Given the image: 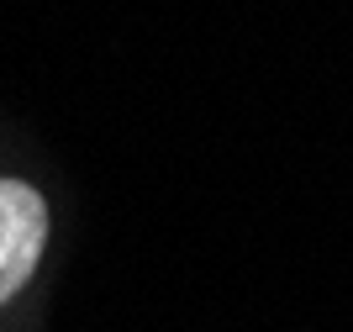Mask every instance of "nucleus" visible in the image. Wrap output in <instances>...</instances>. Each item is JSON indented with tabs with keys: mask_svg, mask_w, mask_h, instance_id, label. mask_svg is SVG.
<instances>
[{
	"mask_svg": "<svg viewBox=\"0 0 353 332\" xmlns=\"http://www.w3.org/2000/svg\"><path fill=\"white\" fill-rule=\"evenodd\" d=\"M48 211L43 195L21 179H0V301H11L43 259Z\"/></svg>",
	"mask_w": 353,
	"mask_h": 332,
	"instance_id": "obj_1",
	"label": "nucleus"
}]
</instances>
